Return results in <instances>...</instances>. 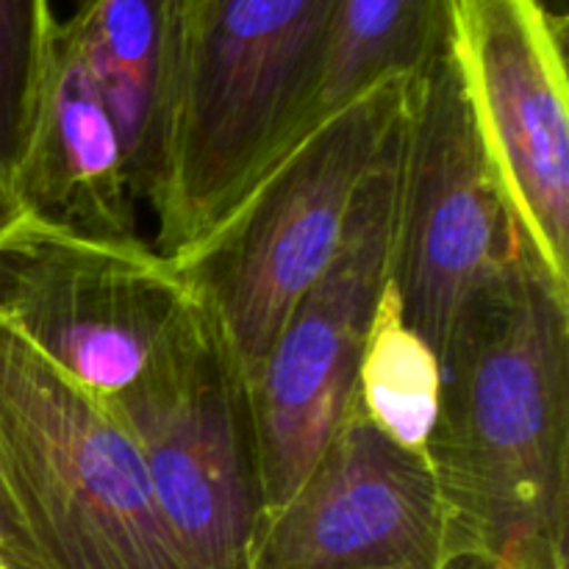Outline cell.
<instances>
[{
  "mask_svg": "<svg viewBox=\"0 0 569 569\" xmlns=\"http://www.w3.org/2000/svg\"><path fill=\"white\" fill-rule=\"evenodd\" d=\"M476 569H567L569 292L522 250L461 311L428 450Z\"/></svg>",
  "mask_w": 569,
  "mask_h": 569,
  "instance_id": "cell-1",
  "label": "cell"
},
{
  "mask_svg": "<svg viewBox=\"0 0 569 569\" xmlns=\"http://www.w3.org/2000/svg\"><path fill=\"white\" fill-rule=\"evenodd\" d=\"M339 0H181L148 206L181 261L306 137Z\"/></svg>",
  "mask_w": 569,
  "mask_h": 569,
  "instance_id": "cell-2",
  "label": "cell"
},
{
  "mask_svg": "<svg viewBox=\"0 0 569 569\" xmlns=\"http://www.w3.org/2000/svg\"><path fill=\"white\" fill-rule=\"evenodd\" d=\"M0 500L22 569H187L114 406L3 317Z\"/></svg>",
  "mask_w": 569,
  "mask_h": 569,
  "instance_id": "cell-3",
  "label": "cell"
},
{
  "mask_svg": "<svg viewBox=\"0 0 569 569\" xmlns=\"http://www.w3.org/2000/svg\"><path fill=\"white\" fill-rule=\"evenodd\" d=\"M411 78H389L326 117L181 261L244 389L342 242L350 206L400 131Z\"/></svg>",
  "mask_w": 569,
  "mask_h": 569,
  "instance_id": "cell-4",
  "label": "cell"
},
{
  "mask_svg": "<svg viewBox=\"0 0 569 569\" xmlns=\"http://www.w3.org/2000/svg\"><path fill=\"white\" fill-rule=\"evenodd\" d=\"M187 569H248L261 506L248 392L194 303L114 398Z\"/></svg>",
  "mask_w": 569,
  "mask_h": 569,
  "instance_id": "cell-5",
  "label": "cell"
},
{
  "mask_svg": "<svg viewBox=\"0 0 569 569\" xmlns=\"http://www.w3.org/2000/svg\"><path fill=\"white\" fill-rule=\"evenodd\" d=\"M526 248L445 42L409 83L389 256L403 320L439 361L465 306Z\"/></svg>",
  "mask_w": 569,
  "mask_h": 569,
  "instance_id": "cell-6",
  "label": "cell"
},
{
  "mask_svg": "<svg viewBox=\"0 0 569 569\" xmlns=\"http://www.w3.org/2000/svg\"><path fill=\"white\" fill-rule=\"evenodd\" d=\"M398 159L400 131L361 183L331 264L244 389L264 517L298 492L353 398L372 311L389 281Z\"/></svg>",
  "mask_w": 569,
  "mask_h": 569,
  "instance_id": "cell-7",
  "label": "cell"
},
{
  "mask_svg": "<svg viewBox=\"0 0 569 569\" xmlns=\"http://www.w3.org/2000/svg\"><path fill=\"white\" fill-rule=\"evenodd\" d=\"M198 303L150 242L98 239L22 214L0 237V317L100 398L137 381Z\"/></svg>",
  "mask_w": 569,
  "mask_h": 569,
  "instance_id": "cell-8",
  "label": "cell"
},
{
  "mask_svg": "<svg viewBox=\"0 0 569 569\" xmlns=\"http://www.w3.org/2000/svg\"><path fill=\"white\" fill-rule=\"evenodd\" d=\"M448 48L522 242L569 292L567 20L542 0H450Z\"/></svg>",
  "mask_w": 569,
  "mask_h": 569,
  "instance_id": "cell-9",
  "label": "cell"
},
{
  "mask_svg": "<svg viewBox=\"0 0 569 569\" xmlns=\"http://www.w3.org/2000/svg\"><path fill=\"white\" fill-rule=\"evenodd\" d=\"M476 569L456 545L431 461L350 398L298 492L264 517L248 569Z\"/></svg>",
  "mask_w": 569,
  "mask_h": 569,
  "instance_id": "cell-10",
  "label": "cell"
},
{
  "mask_svg": "<svg viewBox=\"0 0 569 569\" xmlns=\"http://www.w3.org/2000/svg\"><path fill=\"white\" fill-rule=\"evenodd\" d=\"M11 192L50 226L98 239L142 237L120 131L61 20Z\"/></svg>",
  "mask_w": 569,
  "mask_h": 569,
  "instance_id": "cell-11",
  "label": "cell"
},
{
  "mask_svg": "<svg viewBox=\"0 0 569 569\" xmlns=\"http://www.w3.org/2000/svg\"><path fill=\"white\" fill-rule=\"evenodd\" d=\"M178 14L181 0H72L61 20L120 131L139 203L156 178Z\"/></svg>",
  "mask_w": 569,
  "mask_h": 569,
  "instance_id": "cell-12",
  "label": "cell"
},
{
  "mask_svg": "<svg viewBox=\"0 0 569 569\" xmlns=\"http://www.w3.org/2000/svg\"><path fill=\"white\" fill-rule=\"evenodd\" d=\"M450 0H339L306 133L389 78H415L448 42Z\"/></svg>",
  "mask_w": 569,
  "mask_h": 569,
  "instance_id": "cell-13",
  "label": "cell"
},
{
  "mask_svg": "<svg viewBox=\"0 0 569 569\" xmlns=\"http://www.w3.org/2000/svg\"><path fill=\"white\" fill-rule=\"evenodd\" d=\"M353 395L378 431L428 459L442 411V361L403 320L389 281L372 311Z\"/></svg>",
  "mask_w": 569,
  "mask_h": 569,
  "instance_id": "cell-14",
  "label": "cell"
},
{
  "mask_svg": "<svg viewBox=\"0 0 569 569\" xmlns=\"http://www.w3.org/2000/svg\"><path fill=\"white\" fill-rule=\"evenodd\" d=\"M59 28L50 0H0V178L11 187Z\"/></svg>",
  "mask_w": 569,
  "mask_h": 569,
  "instance_id": "cell-15",
  "label": "cell"
},
{
  "mask_svg": "<svg viewBox=\"0 0 569 569\" xmlns=\"http://www.w3.org/2000/svg\"><path fill=\"white\" fill-rule=\"evenodd\" d=\"M0 567L22 569L20 548H17V537H14V531H11L9 517H6L3 500H0Z\"/></svg>",
  "mask_w": 569,
  "mask_h": 569,
  "instance_id": "cell-16",
  "label": "cell"
},
{
  "mask_svg": "<svg viewBox=\"0 0 569 569\" xmlns=\"http://www.w3.org/2000/svg\"><path fill=\"white\" fill-rule=\"evenodd\" d=\"M22 214H26V211H22V206L17 203L11 187L3 181V178H0V237H3V233L9 231V228L14 226Z\"/></svg>",
  "mask_w": 569,
  "mask_h": 569,
  "instance_id": "cell-17",
  "label": "cell"
},
{
  "mask_svg": "<svg viewBox=\"0 0 569 569\" xmlns=\"http://www.w3.org/2000/svg\"><path fill=\"white\" fill-rule=\"evenodd\" d=\"M542 3L548 6V9L553 11V14L565 17V20H567V6H569V0H542Z\"/></svg>",
  "mask_w": 569,
  "mask_h": 569,
  "instance_id": "cell-18",
  "label": "cell"
},
{
  "mask_svg": "<svg viewBox=\"0 0 569 569\" xmlns=\"http://www.w3.org/2000/svg\"><path fill=\"white\" fill-rule=\"evenodd\" d=\"M392 569H406V567H392Z\"/></svg>",
  "mask_w": 569,
  "mask_h": 569,
  "instance_id": "cell-19",
  "label": "cell"
},
{
  "mask_svg": "<svg viewBox=\"0 0 569 569\" xmlns=\"http://www.w3.org/2000/svg\"><path fill=\"white\" fill-rule=\"evenodd\" d=\"M495 569H506V567H495Z\"/></svg>",
  "mask_w": 569,
  "mask_h": 569,
  "instance_id": "cell-20",
  "label": "cell"
},
{
  "mask_svg": "<svg viewBox=\"0 0 569 569\" xmlns=\"http://www.w3.org/2000/svg\"><path fill=\"white\" fill-rule=\"evenodd\" d=\"M0 569H3V567H0Z\"/></svg>",
  "mask_w": 569,
  "mask_h": 569,
  "instance_id": "cell-21",
  "label": "cell"
}]
</instances>
